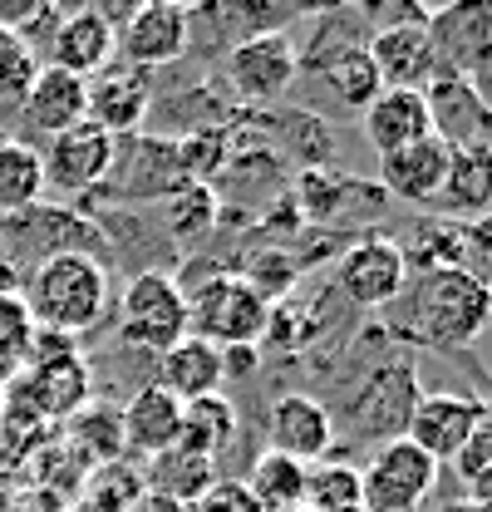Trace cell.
Instances as JSON below:
<instances>
[{"label": "cell", "mask_w": 492, "mask_h": 512, "mask_svg": "<svg viewBox=\"0 0 492 512\" xmlns=\"http://www.w3.org/2000/svg\"><path fill=\"white\" fill-rule=\"evenodd\" d=\"M409 306L399 335L429 345V350H468L492 320V281L453 266V271H429V276H409Z\"/></svg>", "instance_id": "obj_1"}, {"label": "cell", "mask_w": 492, "mask_h": 512, "mask_svg": "<svg viewBox=\"0 0 492 512\" xmlns=\"http://www.w3.org/2000/svg\"><path fill=\"white\" fill-rule=\"evenodd\" d=\"M20 301L30 306V320L40 330H60V335L79 340L109 306V271H104L99 256L64 247V252H50L35 261Z\"/></svg>", "instance_id": "obj_2"}, {"label": "cell", "mask_w": 492, "mask_h": 512, "mask_svg": "<svg viewBox=\"0 0 492 512\" xmlns=\"http://www.w3.org/2000/svg\"><path fill=\"white\" fill-rule=\"evenodd\" d=\"M187 296L183 286L168 276V271H138L123 291V320L119 335L123 345L133 350H148V355H163L173 350L187 335Z\"/></svg>", "instance_id": "obj_3"}, {"label": "cell", "mask_w": 492, "mask_h": 512, "mask_svg": "<svg viewBox=\"0 0 492 512\" xmlns=\"http://www.w3.org/2000/svg\"><path fill=\"white\" fill-rule=\"evenodd\" d=\"M438 483V463L404 434L384 439L360 468V512H414Z\"/></svg>", "instance_id": "obj_4"}, {"label": "cell", "mask_w": 492, "mask_h": 512, "mask_svg": "<svg viewBox=\"0 0 492 512\" xmlns=\"http://www.w3.org/2000/svg\"><path fill=\"white\" fill-rule=\"evenodd\" d=\"M187 320H197L192 335H202L207 345L227 350V345H256L266 335L271 306L246 286L242 276H217L197 296H187Z\"/></svg>", "instance_id": "obj_5"}, {"label": "cell", "mask_w": 492, "mask_h": 512, "mask_svg": "<svg viewBox=\"0 0 492 512\" xmlns=\"http://www.w3.org/2000/svg\"><path fill=\"white\" fill-rule=\"evenodd\" d=\"M433 74L468 79L478 89V74L492 69V5H448L429 15Z\"/></svg>", "instance_id": "obj_6"}, {"label": "cell", "mask_w": 492, "mask_h": 512, "mask_svg": "<svg viewBox=\"0 0 492 512\" xmlns=\"http://www.w3.org/2000/svg\"><path fill=\"white\" fill-rule=\"evenodd\" d=\"M40 168H45V188L89 192L119 168V138L84 119V124L55 133V138L40 148Z\"/></svg>", "instance_id": "obj_7"}, {"label": "cell", "mask_w": 492, "mask_h": 512, "mask_svg": "<svg viewBox=\"0 0 492 512\" xmlns=\"http://www.w3.org/2000/svg\"><path fill=\"white\" fill-rule=\"evenodd\" d=\"M301 74V50L286 30H261L227 55V84L246 104H276Z\"/></svg>", "instance_id": "obj_8"}, {"label": "cell", "mask_w": 492, "mask_h": 512, "mask_svg": "<svg viewBox=\"0 0 492 512\" xmlns=\"http://www.w3.org/2000/svg\"><path fill=\"white\" fill-rule=\"evenodd\" d=\"M335 286H340V296H345L350 306H360V311L394 306V301L404 296V286H409V266H404L399 242H389V237L355 242L350 252L340 256V266H335Z\"/></svg>", "instance_id": "obj_9"}, {"label": "cell", "mask_w": 492, "mask_h": 512, "mask_svg": "<svg viewBox=\"0 0 492 512\" xmlns=\"http://www.w3.org/2000/svg\"><path fill=\"white\" fill-rule=\"evenodd\" d=\"M187 45H192V10L187 5L148 0V5H133L128 20L119 25L123 64H133V69H163V64L183 60Z\"/></svg>", "instance_id": "obj_10"}, {"label": "cell", "mask_w": 492, "mask_h": 512, "mask_svg": "<svg viewBox=\"0 0 492 512\" xmlns=\"http://www.w3.org/2000/svg\"><path fill=\"white\" fill-rule=\"evenodd\" d=\"M483 414H488V404H478L468 394H419V404L404 424V439L424 448L433 463H453Z\"/></svg>", "instance_id": "obj_11"}, {"label": "cell", "mask_w": 492, "mask_h": 512, "mask_svg": "<svg viewBox=\"0 0 492 512\" xmlns=\"http://www.w3.org/2000/svg\"><path fill=\"white\" fill-rule=\"evenodd\" d=\"M84 99H89V124H99L104 133H133V128L148 119V104H153V79L148 69H133V64H104L94 79H84Z\"/></svg>", "instance_id": "obj_12"}, {"label": "cell", "mask_w": 492, "mask_h": 512, "mask_svg": "<svg viewBox=\"0 0 492 512\" xmlns=\"http://www.w3.org/2000/svg\"><path fill=\"white\" fill-rule=\"evenodd\" d=\"M424 99H429V114H433V133L448 148H492V109L483 104V94L468 79L433 74Z\"/></svg>", "instance_id": "obj_13"}, {"label": "cell", "mask_w": 492, "mask_h": 512, "mask_svg": "<svg viewBox=\"0 0 492 512\" xmlns=\"http://www.w3.org/2000/svg\"><path fill=\"white\" fill-rule=\"evenodd\" d=\"M448 163H453V148L438 133H429V138L379 158V188L409 207H433V197L448 178Z\"/></svg>", "instance_id": "obj_14"}, {"label": "cell", "mask_w": 492, "mask_h": 512, "mask_svg": "<svg viewBox=\"0 0 492 512\" xmlns=\"http://www.w3.org/2000/svg\"><path fill=\"white\" fill-rule=\"evenodd\" d=\"M365 55L384 89H424V79H433L429 25L394 20V25H384V30L369 35Z\"/></svg>", "instance_id": "obj_15"}, {"label": "cell", "mask_w": 492, "mask_h": 512, "mask_svg": "<svg viewBox=\"0 0 492 512\" xmlns=\"http://www.w3.org/2000/svg\"><path fill=\"white\" fill-rule=\"evenodd\" d=\"M335 444V419L320 399L310 394H281L271 404V448L296 458V463H320Z\"/></svg>", "instance_id": "obj_16"}, {"label": "cell", "mask_w": 492, "mask_h": 512, "mask_svg": "<svg viewBox=\"0 0 492 512\" xmlns=\"http://www.w3.org/2000/svg\"><path fill=\"white\" fill-rule=\"evenodd\" d=\"M119 50V30L99 15V10H69L55 35H50V60L64 74H79V79H94L104 64H114Z\"/></svg>", "instance_id": "obj_17"}, {"label": "cell", "mask_w": 492, "mask_h": 512, "mask_svg": "<svg viewBox=\"0 0 492 512\" xmlns=\"http://www.w3.org/2000/svg\"><path fill=\"white\" fill-rule=\"evenodd\" d=\"M360 128H365L369 148L384 158V153H399L419 138L433 133V114L424 89H379V99L360 114Z\"/></svg>", "instance_id": "obj_18"}, {"label": "cell", "mask_w": 492, "mask_h": 512, "mask_svg": "<svg viewBox=\"0 0 492 512\" xmlns=\"http://www.w3.org/2000/svg\"><path fill=\"white\" fill-rule=\"evenodd\" d=\"M178 419H183V399H173L163 384H143L119 409L123 448L138 453V458H158L178 439Z\"/></svg>", "instance_id": "obj_19"}, {"label": "cell", "mask_w": 492, "mask_h": 512, "mask_svg": "<svg viewBox=\"0 0 492 512\" xmlns=\"http://www.w3.org/2000/svg\"><path fill=\"white\" fill-rule=\"evenodd\" d=\"M20 119L35 128V133H45V138H55L64 128L84 124V119H89L84 79H79V74H64L55 64H40V74H35L25 104H20Z\"/></svg>", "instance_id": "obj_20"}, {"label": "cell", "mask_w": 492, "mask_h": 512, "mask_svg": "<svg viewBox=\"0 0 492 512\" xmlns=\"http://www.w3.org/2000/svg\"><path fill=\"white\" fill-rule=\"evenodd\" d=\"M20 380L30 389L40 419H74L84 404H89V365L84 355H55V360H40V365H25Z\"/></svg>", "instance_id": "obj_21"}, {"label": "cell", "mask_w": 492, "mask_h": 512, "mask_svg": "<svg viewBox=\"0 0 492 512\" xmlns=\"http://www.w3.org/2000/svg\"><path fill=\"white\" fill-rule=\"evenodd\" d=\"M433 207L443 217H488L492 212V148H453L448 178L433 197Z\"/></svg>", "instance_id": "obj_22"}, {"label": "cell", "mask_w": 492, "mask_h": 512, "mask_svg": "<svg viewBox=\"0 0 492 512\" xmlns=\"http://www.w3.org/2000/svg\"><path fill=\"white\" fill-rule=\"evenodd\" d=\"M222 350L207 345L202 335H183L173 350L158 355V384L173 394V399H202V394H217L222 389Z\"/></svg>", "instance_id": "obj_23"}, {"label": "cell", "mask_w": 492, "mask_h": 512, "mask_svg": "<svg viewBox=\"0 0 492 512\" xmlns=\"http://www.w3.org/2000/svg\"><path fill=\"white\" fill-rule=\"evenodd\" d=\"M237 404L227 394H202V399H187L183 419H178V439L173 444L187 453H202L217 463V453L237 439Z\"/></svg>", "instance_id": "obj_24"}, {"label": "cell", "mask_w": 492, "mask_h": 512, "mask_svg": "<svg viewBox=\"0 0 492 512\" xmlns=\"http://www.w3.org/2000/svg\"><path fill=\"white\" fill-rule=\"evenodd\" d=\"M212 483H217V463L202 458V453H187L178 444L163 448L158 458H148V478H143L148 493H163V498H173L183 508H192Z\"/></svg>", "instance_id": "obj_25"}, {"label": "cell", "mask_w": 492, "mask_h": 512, "mask_svg": "<svg viewBox=\"0 0 492 512\" xmlns=\"http://www.w3.org/2000/svg\"><path fill=\"white\" fill-rule=\"evenodd\" d=\"M246 493H251V503L261 512L301 508V503H306V463H296V458L266 448V453L251 463V473H246Z\"/></svg>", "instance_id": "obj_26"}, {"label": "cell", "mask_w": 492, "mask_h": 512, "mask_svg": "<svg viewBox=\"0 0 492 512\" xmlns=\"http://www.w3.org/2000/svg\"><path fill=\"white\" fill-rule=\"evenodd\" d=\"M45 197L40 148L20 138H0V212H30Z\"/></svg>", "instance_id": "obj_27"}, {"label": "cell", "mask_w": 492, "mask_h": 512, "mask_svg": "<svg viewBox=\"0 0 492 512\" xmlns=\"http://www.w3.org/2000/svg\"><path fill=\"white\" fill-rule=\"evenodd\" d=\"M320 79H325V89H330V99L340 104V109H350V114H365L369 104L379 99V74H374V64L360 45H345V50H335L325 69H320Z\"/></svg>", "instance_id": "obj_28"}, {"label": "cell", "mask_w": 492, "mask_h": 512, "mask_svg": "<svg viewBox=\"0 0 492 512\" xmlns=\"http://www.w3.org/2000/svg\"><path fill=\"white\" fill-rule=\"evenodd\" d=\"M409 276H429V271H453L468 261V232H458L453 222H429L414 232V242H399Z\"/></svg>", "instance_id": "obj_29"}, {"label": "cell", "mask_w": 492, "mask_h": 512, "mask_svg": "<svg viewBox=\"0 0 492 512\" xmlns=\"http://www.w3.org/2000/svg\"><path fill=\"white\" fill-rule=\"evenodd\" d=\"M310 512H360V468L345 458H320L306 468Z\"/></svg>", "instance_id": "obj_30"}, {"label": "cell", "mask_w": 492, "mask_h": 512, "mask_svg": "<svg viewBox=\"0 0 492 512\" xmlns=\"http://www.w3.org/2000/svg\"><path fill=\"white\" fill-rule=\"evenodd\" d=\"M212 217H217V197H212L207 183H187L183 178L178 188L163 192V222H168L173 237H183V242L202 237L212 227Z\"/></svg>", "instance_id": "obj_31"}, {"label": "cell", "mask_w": 492, "mask_h": 512, "mask_svg": "<svg viewBox=\"0 0 492 512\" xmlns=\"http://www.w3.org/2000/svg\"><path fill=\"white\" fill-rule=\"evenodd\" d=\"M143 498V478L128 468V463H109V468H94L89 483H84V512H133V503Z\"/></svg>", "instance_id": "obj_32"}, {"label": "cell", "mask_w": 492, "mask_h": 512, "mask_svg": "<svg viewBox=\"0 0 492 512\" xmlns=\"http://www.w3.org/2000/svg\"><path fill=\"white\" fill-rule=\"evenodd\" d=\"M74 444L84 453V463H94V468L119 463V453H123L119 414L114 409H79L74 414Z\"/></svg>", "instance_id": "obj_33"}, {"label": "cell", "mask_w": 492, "mask_h": 512, "mask_svg": "<svg viewBox=\"0 0 492 512\" xmlns=\"http://www.w3.org/2000/svg\"><path fill=\"white\" fill-rule=\"evenodd\" d=\"M30 340H35V320H30V306L20 301V291L0 296V380L25 370Z\"/></svg>", "instance_id": "obj_34"}, {"label": "cell", "mask_w": 492, "mask_h": 512, "mask_svg": "<svg viewBox=\"0 0 492 512\" xmlns=\"http://www.w3.org/2000/svg\"><path fill=\"white\" fill-rule=\"evenodd\" d=\"M453 468H458V478H463L478 498H483V493H492V409L478 419V429L468 434V444L458 448Z\"/></svg>", "instance_id": "obj_35"}, {"label": "cell", "mask_w": 492, "mask_h": 512, "mask_svg": "<svg viewBox=\"0 0 492 512\" xmlns=\"http://www.w3.org/2000/svg\"><path fill=\"white\" fill-rule=\"evenodd\" d=\"M296 276H301V266L291 261V256H281V252H266V256H256L251 261V271H246L242 281L271 306V301H281L291 286H296Z\"/></svg>", "instance_id": "obj_36"}, {"label": "cell", "mask_w": 492, "mask_h": 512, "mask_svg": "<svg viewBox=\"0 0 492 512\" xmlns=\"http://www.w3.org/2000/svg\"><path fill=\"white\" fill-rule=\"evenodd\" d=\"M192 512H261V508L251 503V493H246L242 478H217V483L192 503Z\"/></svg>", "instance_id": "obj_37"}, {"label": "cell", "mask_w": 492, "mask_h": 512, "mask_svg": "<svg viewBox=\"0 0 492 512\" xmlns=\"http://www.w3.org/2000/svg\"><path fill=\"white\" fill-rule=\"evenodd\" d=\"M222 375H256V345H227L222 350Z\"/></svg>", "instance_id": "obj_38"}, {"label": "cell", "mask_w": 492, "mask_h": 512, "mask_svg": "<svg viewBox=\"0 0 492 512\" xmlns=\"http://www.w3.org/2000/svg\"><path fill=\"white\" fill-rule=\"evenodd\" d=\"M473 252L492 266V212H488V217H478V222H473V232H468V256H473Z\"/></svg>", "instance_id": "obj_39"}, {"label": "cell", "mask_w": 492, "mask_h": 512, "mask_svg": "<svg viewBox=\"0 0 492 512\" xmlns=\"http://www.w3.org/2000/svg\"><path fill=\"white\" fill-rule=\"evenodd\" d=\"M133 512H192V508H183V503H173V498H163V493H148V488H143V498L133 503Z\"/></svg>", "instance_id": "obj_40"}, {"label": "cell", "mask_w": 492, "mask_h": 512, "mask_svg": "<svg viewBox=\"0 0 492 512\" xmlns=\"http://www.w3.org/2000/svg\"><path fill=\"white\" fill-rule=\"evenodd\" d=\"M438 512H492V498H453V503H443Z\"/></svg>", "instance_id": "obj_41"}, {"label": "cell", "mask_w": 492, "mask_h": 512, "mask_svg": "<svg viewBox=\"0 0 492 512\" xmlns=\"http://www.w3.org/2000/svg\"><path fill=\"white\" fill-rule=\"evenodd\" d=\"M15 286H20V276H15V266H10V261L0 256V296H10Z\"/></svg>", "instance_id": "obj_42"}, {"label": "cell", "mask_w": 492, "mask_h": 512, "mask_svg": "<svg viewBox=\"0 0 492 512\" xmlns=\"http://www.w3.org/2000/svg\"><path fill=\"white\" fill-rule=\"evenodd\" d=\"M10 45H15V35H10V30H0V55H5Z\"/></svg>", "instance_id": "obj_43"}, {"label": "cell", "mask_w": 492, "mask_h": 512, "mask_svg": "<svg viewBox=\"0 0 492 512\" xmlns=\"http://www.w3.org/2000/svg\"><path fill=\"white\" fill-rule=\"evenodd\" d=\"M0 512H10V493L5 488H0Z\"/></svg>", "instance_id": "obj_44"}, {"label": "cell", "mask_w": 492, "mask_h": 512, "mask_svg": "<svg viewBox=\"0 0 492 512\" xmlns=\"http://www.w3.org/2000/svg\"><path fill=\"white\" fill-rule=\"evenodd\" d=\"M286 512H310V508H306V503H301V508H286Z\"/></svg>", "instance_id": "obj_45"}]
</instances>
